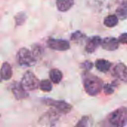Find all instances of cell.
<instances>
[{"instance_id": "obj_2", "label": "cell", "mask_w": 127, "mask_h": 127, "mask_svg": "<svg viewBox=\"0 0 127 127\" xmlns=\"http://www.w3.org/2000/svg\"><path fill=\"white\" fill-rule=\"evenodd\" d=\"M109 123L114 127H124L127 124V109L121 107L114 111L108 118Z\"/></svg>"}, {"instance_id": "obj_8", "label": "cell", "mask_w": 127, "mask_h": 127, "mask_svg": "<svg viewBox=\"0 0 127 127\" xmlns=\"http://www.w3.org/2000/svg\"><path fill=\"white\" fill-rule=\"evenodd\" d=\"M101 45L106 51H115L119 46V40L115 37H106L102 40Z\"/></svg>"}, {"instance_id": "obj_9", "label": "cell", "mask_w": 127, "mask_h": 127, "mask_svg": "<svg viewBox=\"0 0 127 127\" xmlns=\"http://www.w3.org/2000/svg\"><path fill=\"white\" fill-rule=\"evenodd\" d=\"M102 43V39L100 36H93L87 42L86 45V51L88 53H93L100 45Z\"/></svg>"}, {"instance_id": "obj_18", "label": "cell", "mask_w": 127, "mask_h": 127, "mask_svg": "<svg viewBox=\"0 0 127 127\" xmlns=\"http://www.w3.org/2000/svg\"><path fill=\"white\" fill-rule=\"evenodd\" d=\"M88 121H89V118L85 116L83 117L79 122L77 124V125L75 126V127H87V124H88Z\"/></svg>"}, {"instance_id": "obj_4", "label": "cell", "mask_w": 127, "mask_h": 127, "mask_svg": "<svg viewBox=\"0 0 127 127\" xmlns=\"http://www.w3.org/2000/svg\"><path fill=\"white\" fill-rule=\"evenodd\" d=\"M39 81L37 77L31 72L26 71L22 79L21 85L25 91H33L39 86Z\"/></svg>"}, {"instance_id": "obj_16", "label": "cell", "mask_w": 127, "mask_h": 127, "mask_svg": "<svg viewBox=\"0 0 127 127\" xmlns=\"http://www.w3.org/2000/svg\"><path fill=\"white\" fill-rule=\"evenodd\" d=\"M117 16L121 19H124L127 18V2H124L121 4L117 9L116 10Z\"/></svg>"}, {"instance_id": "obj_12", "label": "cell", "mask_w": 127, "mask_h": 127, "mask_svg": "<svg viewBox=\"0 0 127 127\" xmlns=\"http://www.w3.org/2000/svg\"><path fill=\"white\" fill-rule=\"evenodd\" d=\"M57 7L58 10L65 12L68 10L74 3V0H57Z\"/></svg>"}, {"instance_id": "obj_6", "label": "cell", "mask_w": 127, "mask_h": 127, "mask_svg": "<svg viewBox=\"0 0 127 127\" xmlns=\"http://www.w3.org/2000/svg\"><path fill=\"white\" fill-rule=\"evenodd\" d=\"M47 44L50 48L56 51H66L70 48L69 42L64 39H50L48 40Z\"/></svg>"}, {"instance_id": "obj_14", "label": "cell", "mask_w": 127, "mask_h": 127, "mask_svg": "<svg viewBox=\"0 0 127 127\" xmlns=\"http://www.w3.org/2000/svg\"><path fill=\"white\" fill-rule=\"evenodd\" d=\"M49 77L54 83H59L63 78V74L60 70L54 68L50 71Z\"/></svg>"}, {"instance_id": "obj_11", "label": "cell", "mask_w": 127, "mask_h": 127, "mask_svg": "<svg viewBox=\"0 0 127 127\" xmlns=\"http://www.w3.org/2000/svg\"><path fill=\"white\" fill-rule=\"evenodd\" d=\"M12 77V68L8 63H4L1 68V80H7Z\"/></svg>"}, {"instance_id": "obj_10", "label": "cell", "mask_w": 127, "mask_h": 127, "mask_svg": "<svg viewBox=\"0 0 127 127\" xmlns=\"http://www.w3.org/2000/svg\"><path fill=\"white\" fill-rule=\"evenodd\" d=\"M12 92H13L15 97L17 100H21V99L25 98L28 96L26 91L23 89L21 83H16L12 88Z\"/></svg>"}, {"instance_id": "obj_5", "label": "cell", "mask_w": 127, "mask_h": 127, "mask_svg": "<svg viewBox=\"0 0 127 127\" xmlns=\"http://www.w3.org/2000/svg\"><path fill=\"white\" fill-rule=\"evenodd\" d=\"M45 103L48 106L56 108L62 113H68L71 110V106L65 101L55 100H52V99H45Z\"/></svg>"}, {"instance_id": "obj_7", "label": "cell", "mask_w": 127, "mask_h": 127, "mask_svg": "<svg viewBox=\"0 0 127 127\" xmlns=\"http://www.w3.org/2000/svg\"><path fill=\"white\" fill-rule=\"evenodd\" d=\"M113 75L122 81H127V66L123 63L117 64L113 69Z\"/></svg>"}, {"instance_id": "obj_1", "label": "cell", "mask_w": 127, "mask_h": 127, "mask_svg": "<svg viewBox=\"0 0 127 127\" xmlns=\"http://www.w3.org/2000/svg\"><path fill=\"white\" fill-rule=\"evenodd\" d=\"M83 84L86 92L91 96L97 95L103 89L102 80L99 77L90 74L85 77Z\"/></svg>"}, {"instance_id": "obj_15", "label": "cell", "mask_w": 127, "mask_h": 127, "mask_svg": "<svg viewBox=\"0 0 127 127\" xmlns=\"http://www.w3.org/2000/svg\"><path fill=\"white\" fill-rule=\"evenodd\" d=\"M118 18L115 15H109L106 16L104 19V25L106 27L112 28L118 25Z\"/></svg>"}, {"instance_id": "obj_20", "label": "cell", "mask_w": 127, "mask_h": 127, "mask_svg": "<svg viewBox=\"0 0 127 127\" xmlns=\"http://www.w3.org/2000/svg\"><path fill=\"white\" fill-rule=\"evenodd\" d=\"M118 40H119V42H121V43L127 44V33H125L121 34V35L120 36Z\"/></svg>"}, {"instance_id": "obj_19", "label": "cell", "mask_w": 127, "mask_h": 127, "mask_svg": "<svg viewBox=\"0 0 127 127\" xmlns=\"http://www.w3.org/2000/svg\"><path fill=\"white\" fill-rule=\"evenodd\" d=\"M103 90H104V92L106 95H111L114 92V88L110 84L105 85L103 87Z\"/></svg>"}, {"instance_id": "obj_13", "label": "cell", "mask_w": 127, "mask_h": 127, "mask_svg": "<svg viewBox=\"0 0 127 127\" xmlns=\"http://www.w3.org/2000/svg\"><path fill=\"white\" fill-rule=\"evenodd\" d=\"M111 65H112V64L110 62H109L108 60H103V59L97 60L95 63V66H96L97 69L101 72H106L107 71H109Z\"/></svg>"}, {"instance_id": "obj_3", "label": "cell", "mask_w": 127, "mask_h": 127, "mask_svg": "<svg viewBox=\"0 0 127 127\" xmlns=\"http://www.w3.org/2000/svg\"><path fill=\"white\" fill-rule=\"evenodd\" d=\"M16 58L19 64L22 66H32L36 63V58L33 52L30 51L28 48H25L19 49L17 53Z\"/></svg>"}, {"instance_id": "obj_21", "label": "cell", "mask_w": 127, "mask_h": 127, "mask_svg": "<svg viewBox=\"0 0 127 127\" xmlns=\"http://www.w3.org/2000/svg\"><path fill=\"white\" fill-rule=\"evenodd\" d=\"M93 66V64L90 62V61H86L83 64V67L84 68L86 69H91Z\"/></svg>"}, {"instance_id": "obj_17", "label": "cell", "mask_w": 127, "mask_h": 127, "mask_svg": "<svg viewBox=\"0 0 127 127\" xmlns=\"http://www.w3.org/2000/svg\"><path fill=\"white\" fill-rule=\"evenodd\" d=\"M39 88L43 92H50L52 89V85L51 83V82L48 80H44L40 82L39 84Z\"/></svg>"}]
</instances>
